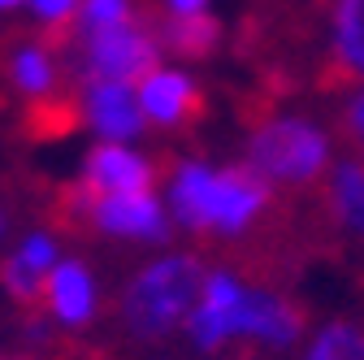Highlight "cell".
Here are the masks:
<instances>
[{
    "mask_svg": "<svg viewBox=\"0 0 364 360\" xmlns=\"http://www.w3.org/2000/svg\"><path fill=\"white\" fill-rule=\"evenodd\" d=\"M169 204L178 226L196 239H243L273 204V187L247 165L208 169L200 161H178L169 174Z\"/></svg>",
    "mask_w": 364,
    "mask_h": 360,
    "instance_id": "cell-1",
    "label": "cell"
},
{
    "mask_svg": "<svg viewBox=\"0 0 364 360\" xmlns=\"http://www.w3.org/2000/svg\"><path fill=\"white\" fill-rule=\"evenodd\" d=\"M247 126V169H256L269 187H312L330 165L326 130L308 117L278 113L273 96L256 92L239 105Z\"/></svg>",
    "mask_w": 364,
    "mask_h": 360,
    "instance_id": "cell-2",
    "label": "cell"
},
{
    "mask_svg": "<svg viewBox=\"0 0 364 360\" xmlns=\"http://www.w3.org/2000/svg\"><path fill=\"white\" fill-rule=\"evenodd\" d=\"M204 287V265L187 252H169L144 265L117 291V322L134 343H165L187 326Z\"/></svg>",
    "mask_w": 364,
    "mask_h": 360,
    "instance_id": "cell-3",
    "label": "cell"
},
{
    "mask_svg": "<svg viewBox=\"0 0 364 360\" xmlns=\"http://www.w3.org/2000/svg\"><path fill=\"white\" fill-rule=\"evenodd\" d=\"M161 65V43L152 31L148 9H134L126 22L96 26V31H70V74L78 78H113V83H139L148 70Z\"/></svg>",
    "mask_w": 364,
    "mask_h": 360,
    "instance_id": "cell-4",
    "label": "cell"
},
{
    "mask_svg": "<svg viewBox=\"0 0 364 360\" xmlns=\"http://www.w3.org/2000/svg\"><path fill=\"white\" fill-rule=\"evenodd\" d=\"M299 213L316 256H343L347 248L364 243V157L326 169L312 187H304Z\"/></svg>",
    "mask_w": 364,
    "mask_h": 360,
    "instance_id": "cell-5",
    "label": "cell"
},
{
    "mask_svg": "<svg viewBox=\"0 0 364 360\" xmlns=\"http://www.w3.org/2000/svg\"><path fill=\"white\" fill-rule=\"evenodd\" d=\"M355 83H364V0H334L330 43L321 61L312 65V87L334 96Z\"/></svg>",
    "mask_w": 364,
    "mask_h": 360,
    "instance_id": "cell-6",
    "label": "cell"
},
{
    "mask_svg": "<svg viewBox=\"0 0 364 360\" xmlns=\"http://www.w3.org/2000/svg\"><path fill=\"white\" fill-rule=\"evenodd\" d=\"M57 260H61V231L57 226H35V231H26L5 256H0V291L9 295L14 308L39 312L43 278L53 274Z\"/></svg>",
    "mask_w": 364,
    "mask_h": 360,
    "instance_id": "cell-7",
    "label": "cell"
},
{
    "mask_svg": "<svg viewBox=\"0 0 364 360\" xmlns=\"http://www.w3.org/2000/svg\"><path fill=\"white\" fill-rule=\"evenodd\" d=\"M304 326H308L304 304H295L278 287H247L239 317H235V343L243 339V343H256L269 351H287L299 343Z\"/></svg>",
    "mask_w": 364,
    "mask_h": 360,
    "instance_id": "cell-8",
    "label": "cell"
},
{
    "mask_svg": "<svg viewBox=\"0 0 364 360\" xmlns=\"http://www.w3.org/2000/svg\"><path fill=\"white\" fill-rule=\"evenodd\" d=\"M74 100H78V122L91 126L105 144H130V139H139L144 126H148L130 83L78 78L74 83Z\"/></svg>",
    "mask_w": 364,
    "mask_h": 360,
    "instance_id": "cell-9",
    "label": "cell"
},
{
    "mask_svg": "<svg viewBox=\"0 0 364 360\" xmlns=\"http://www.w3.org/2000/svg\"><path fill=\"white\" fill-rule=\"evenodd\" d=\"M39 317H48L53 330H70V334L87 330L100 317V287H96V274L87 269V260L61 256L53 265V274L43 278Z\"/></svg>",
    "mask_w": 364,
    "mask_h": 360,
    "instance_id": "cell-10",
    "label": "cell"
},
{
    "mask_svg": "<svg viewBox=\"0 0 364 360\" xmlns=\"http://www.w3.org/2000/svg\"><path fill=\"white\" fill-rule=\"evenodd\" d=\"M243 282L235 269H217V274H204L200 300L187 317V339L200 351H221L225 343H235V317H239V304H243Z\"/></svg>",
    "mask_w": 364,
    "mask_h": 360,
    "instance_id": "cell-11",
    "label": "cell"
},
{
    "mask_svg": "<svg viewBox=\"0 0 364 360\" xmlns=\"http://www.w3.org/2000/svg\"><path fill=\"white\" fill-rule=\"evenodd\" d=\"M134 100H139L144 117L161 130H187L204 117V92L196 87V78H187L182 70H148L139 78V92H134Z\"/></svg>",
    "mask_w": 364,
    "mask_h": 360,
    "instance_id": "cell-12",
    "label": "cell"
},
{
    "mask_svg": "<svg viewBox=\"0 0 364 360\" xmlns=\"http://www.w3.org/2000/svg\"><path fill=\"white\" fill-rule=\"evenodd\" d=\"M156 183V165L139 157L130 144H96L82 157L78 187L91 196H134V191H152Z\"/></svg>",
    "mask_w": 364,
    "mask_h": 360,
    "instance_id": "cell-13",
    "label": "cell"
},
{
    "mask_svg": "<svg viewBox=\"0 0 364 360\" xmlns=\"http://www.w3.org/2000/svg\"><path fill=\"white\" fill-rule=\"evenodd\" d=\"M152 18V31H156V43L161 48H169L173 57L182 61H204L221 48V22L204 9V14H187V18H178V14H165V9H148Z\"/></svg>",
    "mask_w": 364,
    "mask_h": 360,
    "instance_id": "cell-14",
    "label": "cell"
},
{
    "mask_svg": "<svg viewBox=\"0 0 364 360\" xmlns=\"http://www.w3.org/2000/svg\"><path fill=\"white\" fill-rule=\"evenodd\" d=\"M299 360H364V322H351V317H338L330 326H321Z\"/></svg>",
    "mask_w": 364,
    "mask_h": 360,
    "instance_id": "cell-15",
    "label": "cell"
},
{
    "mask_svg": "<svg viewBox=\"0 0 364 360\" xmlns=\"http://www.w3.org/2000/svg\"><path fill=\"white\" fill-rule=\"evenodd\" d=\"M134 14L130 0H78V18H74V31H96V26H113V22H126Z\"/></svg>",
    "mask_w": 364,
    "mask_h": 360,
    "instance_id": "cell-16",
    "label": "cell"
},
{
    "mask_svg": "<svg viewBox=\"0 0 364 360\" xmlns=\"http://www.w3.org/2000/svg\"><path fill=\"white\" fill-rule=\"evenodd\" d=\"M338 139L364 157V87H360V92L343 105V113H338Z\"/></svg>",
    "mask_w": 364,
    "mask_h": 360,
    "instance_id": "cell-17",
    "label": "cell"
},
{
    "mask_svg": "<svg viewBox=\"0 0 364 360\" xmlns=\"http://www.w3.org/2000/svg\"><path fill=\"white\" fill-rule=\"evenodd\" d=\"M161 9H165V14H178V18H187V14H204L208 0H161Z\"/></svg>",
    "mask_w": 364,
    "mask_h": 360,
    "instance_id": "cell-18",
    "label": "cell"
},
{
    "mask_svg": "<svg viewBox=\"0 0 364 360\" xmlns=\"http://www.w3.org/2000/svg\"><path fill=\"white\" fill-rule=\"evenodd\" d=\"M5 235H9V213H5V204H0V243H5Z\"/></svg>",
    "mask_w": 364,
    "mask_h": 360,
    "instance_id": "cell-19",
    "label": "cell"
},
{
    "mask_svg": "<svg viewBox=\"0 0 364 360\" xmlns=\"http://www.w3.org/2000/svg\"><path fill=\"white\" fill-rule=\"evenodd\" d=\"M26 0H0V14H14V9H22Z\"/></svg>",
    "mask_w": 364,
    "mask_h": 360,
    "instance_id": "cell-20",
    "label": "cell"
},
{
    "mask_svg": "<svg viewBox=\"0 0 364 360\" xmlns=\"http://www.w3.org/2000/svg\"><path fill=\"white\" fill-rule=\"evenodd\" d=\"M5 360H35V356H5Z\"/></svg>",
    "mask_w": 364,
    "mask_h": 360,
    "instance_id": "cell-21",
    "label": "cell"
},
{
    "mask_svg": "<svg viewBox=\"0 0 364 360\" xmlns=\"http://www.w3.org/2000/svg\"><path fill=\"white\" fill-rule=\"evenodd\" d=\"M235 360H252V356H235Z\"/></svg>",
    "mask_w": 364,
    "mask_h": 360,
    "instance_id": "cell-22",
    "label": "cell"
}]
</instances>
